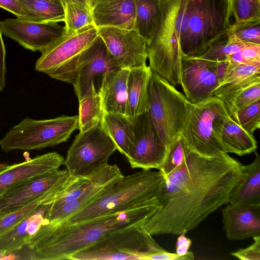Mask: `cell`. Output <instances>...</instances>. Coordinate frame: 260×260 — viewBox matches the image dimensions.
<instances>
[{"label":"cell","instance_id":"obj_23","mask_svg":"<svg viewBox=\"0 0 260 260\" xmlns=\"http://www.w3.org/2000/svg\"><path fill=\"white\" fill-rule=\"evenodd\" d=\"M152 73L149 66L146 64L129 70L127 79V117L132 122L148 109V86Z\"/></svg>","mask_w":260,"mask_h":260},{"label":"cell","instance_id":"obj_5","mask_svg":"<svg viewBox=\"0 0 260 260\" xmlns=\"http://www.w3.org/2000/svg\"><path fill=\"white\" fill-rule=\"evenodd\" d=\"M229 115L226 105L214 95L193 104L180 133L187 148L207 157H217L223 154L221 134Z\"/></svg>","mask_w":260,"mask_h":260},{"label":"cell","instance_id":"obj_39","mask_svg":"<svg viewBox=\"0 0 260 260\" xmlns=\"http://www.w3.org/2000/svg\"><path fill=\"white\" fill-rule=\"evenodd\" d=\"M252 238L254 242L251 245L233 252L231 254L241 260H260V236Z\"/></svg>","mask_w":260,"mask_h":260},{"label":"cell","instance_id":"obj_6","mask_svg":"<svg viewBox=\"0 0 260 260\" xmlns=\"http://www.w3.org/2000/svg\"><path fill=\"white\" fill-rule=\"evenodd\" d=\"M232 12L229 0H196L188 26L181 40L184 55L198 57L215 41L222 38L231 26Z\"/></svg>","mask_w":260,"mask_h":260},{"label":"cell","instance_id":"obj_20","mask_svg":"<svg viewBox=\"0 0 260 260\" xmlns=\"http://www.w3.org/2000/svg\"><path fill=\"white\" fill-rule=\"evenodd\" d=\"M91 8L93 25L98 28H135L136 12L134 0H93Z\"/></svg>","mask_w":260,"mask_h":260},{"label":"cell","instance_id":"obj_35","mask_svg":"<svg viewBox=\"0 0 260 260\" xmlns=\"http://www.w3.org/2000/svg\"><path fill=\"white\" fill-rule=\"evenodd\" d=\"M234 24L260 21V0H229Z\"/></svg>","mask_w":260,"mask_h":260},{"label":"cell","instance_id":"obj_25","mask_svg":"<svg viewBox=\"0 0 260 260\" xmlns=\"http://www.w3.org/2000/svg\"><path fill=\"white\" fill-rule=\"evenodd\" d=\"M48 205L44 206L0 236V259L3 255L26 245L39 227L47 222L45 214Z\"/></svg>","mask_w":260,"mask_h":260},{"label":"cell","instance_id":"obj_45","mask_svg":"<svg viewBox=\"0 0 260 260\" xmlns=\"http://www.w3.org/2000/svg\"><path fill=\"white\" fill-rule=\"evenodd\" d=\"M64 6L66 5L72 3H80L91 7L93 0H60Z\"/></svg>","mask_w":260,"mask_h":260},{"label":"cell","instance_id":"obj_11","mask_svg":"<svg viewBox=\"0 0 260 260\" xmlns=\"http://www.w3.org/2000/svg\"><path fill=\"white\" fill-rule=\"evenodd\" d=\"M116 150L114 143L100 124L76 136L64 165L70 177L88 176L108 165Z\"/></svg>","mask_w":260,"mask_h":260},{"label":"cell","instance_id":"obj_30","mask_svg":"<svg viewBox=\"0 0 260 260\" xmlns=\"http://www.w3.org/2000/svg\"><path fill=\"white\" fill-rule=\"evenodd\" d=\"M79 103L78 128L80 132L87 131L100 124L104 111L100 95L94 84Z\"/></svg>","mask_w":260,"mask_h":260},{"label":"cell","instance_id":"obj_43","mask_svg":"<svg viewBox=\"0 0 260 260\" xmlns=\"http://www.w3.org/2000/svg\"><path fill=\"white\" fill-rule=\"evenodd\" d=\"M185 233L179 235L176 244V252L178 254L184 255L189 251L191 245V240L185 236Z\"/></svg>","mask_w":260,"mask_h":260},{"label":"cell","instance_id":"obj_22","mask_svg":"<svg viewBox=\"0 0 260 260\" xmlns=\"http://www.w3.org/2000/svg\"><path fill=\"white\" fill-rule=\"evenodd\" d=\"M259 75L260 66L228 62L225 77L214 91L213 95L222 100L229 110L238 93L253 84L260 82Z\"/></svg>","mask_w":260,"mask_h":260},{"label":"cell","instance_id":"obj_16","mask_svg":"<svg viewBox=\"0 0 260 260\" xmlns=\"http://www.w3.org/2000/svg\"><path fill=\"white\" fill-rule=\"evenodd\" d=\"M215 61L182 54L181 84L184 95L195 104L207 100L220 84L214 69Z\"/></svg>","mask_w":260,"mask_h":260},{"label":"cell","instance_id":"obj_18","mask_svg":"<svg viewBox=\"0 0 260 260\" xmlns=\"http://www.w3.org/2000/svg\"><path fill=\"white\" fill-rule=\"evenodd\" d=\"M64 165V157L52 152L8 166L0 172V196L7 190L32 177L58 170Z\"/></svg>","mask_w":260,"mask_h":260},{"label":"cell","instance_id":"obj_34","mask_svg":"<svg viewBox=\"0 0 260 260\" xmlns=\"http://www.w3.org/2000/svg\"><path fill=\"white\" fill-rule=\"evenodd\" d=\"M187 147L183 137L179 134L167 146L165 157L160 170L166 176L182 163Z\"/></svg>","mask_w":260,"mask_h":260},{"label":"cell","instance_id":"obj_37","mask_svg":"<svg viewBox=\"0 0 260 260\" xmlns=\"http://www.w3.org/2000/svg\"><path fill=\"white\" fill-rule=\"evenodd\" d=\"M260 99V82L253 84L238 93L229 108L230 115L233 116L240 109Z\"/></svg>","mask_w":260,"mask_h":260},{"label":"cell","instance_id":"obj_32","mask_svg":"<svg viewBox=\"0 0 260 260\" xmlns=\"http://www.w3.org/2000/svg\"><path fill=\"white\" fill-rule=\"evenodd\" d=\"M247 44L239 40L229 29L224 37L214 42L199 57L213 61L226 60L228 55L241 49Z\"/></svg>","mask_w":260,"mask_h":260},{"label":"cell","instance_id":"obj_15","mask_svg":"<svg viewBox=\"0 0 260 260\" xmlns=\"http://www.w3.org/2000/svg\"><path fill=\"white\" fill-rule=\"evenodd\" d=\"M70 179L66 169L38 175L11 188L0 196V218L43 194L64 187Z\"/></svg>","mask_w":260,"mask_h":260},{"label":"cell","instance_id":"obj_24","mask_svg":"<svg viewBox=\"0 0 260 260\" xmlns=\"http://www.w3.org/2000/svg\"><path fill=\"white\" fill-rule=\"evenodd\" d=\"M254 161L242 166V174L233 188L229 203L260 206V156L255 152Z\"/></svg>","mask_w":260,"mask_h":260},{"label":"cell","instance_id":"obj_33","mask_svg":"<svg viewBox=\"0 0 260 260\" xmlns=\"http://www.w3.org/2000/svg\"><path fill=\"white\" fill-rule=\"evenodd\" d=\"M64 7L66 34H71L88 25H93L91 7L80 3L69 4Z\"/></svg>","mask_w":260,"mask_h":260},{"label":"cell","instance_id":"obj_7","mask_svg":"<svg viewBox=\"0 0 260 260\" xmlns=\"http://www.w3.org/2000/svg\"><path fill=\"white\" fill-rule=\"evenodd\" d=\"M149 119L164 144L180 134L193 105L184 94L152 71L149 86Z\"/></svg>","mask_w":260,"mask_h":260},{"label":"cell","instance_id":"obj_8","mask_svg":"<svg viewBox=\"0 0 260 260\" xmlns=\"http://www.w3.org/2000/svg\"><path fill=\"white\" fill-rule=\"evenodd\" d=\"M78 116H61L36 120L27 117L11 128L0 140L1 149L8 152L15 150H40L68 141L78 127Z\"/></svg>","mask_w":260,"mask_h":260},{"label":"cell","instance_id":"obj_46","mask_svg":"<svg viewBox=\"0 0 260 260\" xmlns=\"http://www.w3.org/2000/svg\"><path fill=\"white\" fill-rule=\"evenodd\" d=\"M7 166V165L0 163V172L4 170Z\"/></svg>","mask_w":260,"mask_h":260},{"label":"cell","instance_id":"obj_21","mask_svg":"<svg viewBox=\"0 0 260 260\" xmlns=\"http://www.w3.org/2000/svg\"><path fill=\"white\" fill-rule=\"evenodd\" d=\"M128 73L129 70L119 69L107 73L103 77L98 92L104 111L127 117Z\"/></svg>","mask_w":260,"mask_h":260},{"label":"cell","instance_id":"obj_36","mask_svg":"<svg viewBox=\"0 0 260 260\" xmlns=\"http://www.w3.org/2000/svg\"><path fill=\"white\" fill-rule=\"evenodd\" d=\"M244 129L251 135L260 127V99L239 110L231 116Z\"/></svg>","mask_w":260,"mask_h":260},{"label":"cell","instance_id":"obj_31","mask_svg":"<svg viewBox=\"0 0 260 260\" xmlns=\"http://www.w3.org/2000/svg\"><path fill=\"white\" fill-rule=\"evenodd\" d=\"M64 186L49 191L23 207L0 218V236L44 206L50 204Z\"/></svg>","mask_w":260,"mask_h":260},{"label":"cell","instance_id":"obj_29","mask_svg":"<svg viewBox=\"0 0 260 260\" xmlns=\"http://www.w3.org/2000/svg\"><path fill=\"white\" fill-rule=\"evenodd\" d=\"M30 21L58 22L64 21V7L60 0H18Z\"/></svg>","mask_w":260,"mask_h":260},{"label":"cell","instance_id":"obj_38","mask_svg":"<svg viewBox=\"0 0 260 260\" xmlns=\"http://www.w3.org/2000/svg\"><path fill=\"white\" fill-rule=\"evenodd\" d=\"M230 29L241 41L247 43L260 44V21L232 24Z\"/></svg>","mask_w":260,"mask_h":260},{"label":"cell","instance_id":"obj_4","mask_svg":"<svg viewBox=\"0 0 260 260\" xmlns=\"http://www.w3.org/2000/svg\"><path fill=\"white\" fill-rule=\"evenodd\" d=\"M196 0H161L157 30L147 44L151 70L174 86L181 84V40Z\"/></svg>","mask_w":260,"mask_h":260},{"label":"cell","instance_id":"obj_41","mask_svg":"<svg viewBox=\"0 0 260 260\" xmlns=\"http://www.w3.org/2000/svg\"><path fill=\"white\" fill-rule=\"evenodd\" d=\"M0 7L14 14L17 18L30 20L28 13L18 0H0Z\"/></svg>","mask_w":260,"mask_h":260},{"label":"cell","instance_id":"obj_28","mask_svg":"<svg viewBox=\"0 0 260 260\" xmlns=\"http://www.w3.org/2000/svg\"><path fill=\"white\" fill-rule=\"evenodd\" d=\"M135 28L148 44L152 39L161 17V0H134Z\"/></svg>","mask_w":260,"mask_h":260},{"label":"cell","instance_id":"obj_19","mask_svg":"<svg viewBox=\"0 0 260 260\" xmlns=\"http://www.w3.org/2000/svg\"><path fill=\"white\" fill-rule=\"evenodd\" d=\"M226 204L221 211L223 229L229 240L260 236V206Z\"/></svg>","mask_w":260,"mask_h":260},{"label":"cell","instance_id":"obj_2","mask_svg":"<svg viewBox=\"0 0 260 260\" xmlns=\"http://www.w3.org/2000/svg\"><path fill=\"white\" fill-rule=\"evenodd\" d=\"M149 206L74 223L41 225L27 243L32 260L69 259L115 232L143 225L160 209Z\"/></svg>","mask_w":260,"mask_h":260},{"label":"cell","instance_id":"obj_27","mask_svg":"<svg viewBox=\"0 0 260 260\" xmlns=\"http://www.w3.org/2000/svg\"><path fill=\"white\" fill-rule=\"evenodd\" d=\"M221 143L224 153L239 156L255 152L257 149V142L253 135L244 129L230 115L223 124Z\"/></svg>","mask_w":260,"mask_h":260},{"label":"cell","instance_id":"obj_40","mask_svg":"<svg viewBox=\"0 0 260 260\" xmlns=\"http://www.w3.org/2000/svg\"><path fill=\"white\" fill-rule=\"evenodd\" d=\"M241 52L248 64L260 66V44H247L241 49Z\"/></svg>","mask_w":260,"mask_h":260},{"label":"cell","instance_id":"obj_13","mask_svg":"<svg viewBox=\"0 0 260 260\" xmlns=\"http://www.w3.org/2000/svg\"><path fill=\"white\" fill-rule=\"evenodd\" d=\"M134 144L127 157L133 169L160 170L166 152L164 144L146 112L133 121Z\"/></svg>","mask_w":260,"mask_h":260},{"label":"cell","instance_id":"obj_1","mask_svg":"<svg viewBox=\"0 0 260 260\" xmlns=\"http://www.w3.org/2000/svg\"><path fill=\"white\" fill-rule=\"evenodd\" d=\"M243 165L223 153L207 157L189 150L167 175L158 197L160 208L143 228L151 235H179L197 227L229 202Z\"/></svg>","mask_w":260,"mask_h":260},{"label":"cell","instance_id":"obj_26","mask_svg":"<svg viewBox=\"0 0 260 260\" xmlns=\"http://www.w3.org/2000/svg\"><path fill=\"white\" fill-rule=\"evenodd\" d=\"M100 124L117 150L127 157L134 144L133 123L125 116L104 111Z\"/></svg>","mask_w":260,"mask_h":260},{"label":"cell","instance_id":"obj_17","mask_svg":"<svg viewBox=\"0 0 260 260\" xmlns=\"http://www.w3.org/2000/svg\"><path fill=\"white\" fill-rule=\"evenodd\" d=\"M98 36V28L94 25L66 34L42 53L35 64V70L46 74L80 54Z\"/></svg>","mask_w":260,"mask_h":260},{"label":"cell","instance_id":"obj_10","mask_svg":"<svg viewBox=\"0 0 260 260\" xmlns=\"http://www.w3.org/2000/svg\"><path fill=\"white\" fill-rule=\"evenodd\" d=\"M119 69L103 40L98 36L80 54L46 74L72 84L80 101L94 84L96 78H103L107 73Z\"/></svg>","mask_w":260,"mask_h":260},{"label":"cell","instance_id":"obj_9","mask_svg":"<svg viewBox=\"0 0 260 260\" xmlns=\"http://www.w3.org/2000/svg\"><path fill=\"white\" fill-rule=\"evenodd\" d=\"M164 250L139 225L111 233L69 259L148 260L150 255Z\"/></svg>","mask_w":260,"mask_h":260},{"label":"cell","instance_id":"obj_14","mask_svg":"<svg viewBox=\"0 0 260 260\" xmlns=\"http://www.w3.org/2000/svg\"><path fill=\"white\" fill-rule=\"evenodd\" d=\"M98 31L120 69L129 70L146 64L147 44L136 30L104 27Z\"/></svg>","mask_w":260,"mask_h":260},{"label":"cell","instance_id":"obj_44","mask_svg":"<svg viewBox=\"0 0 260 260\" xmlns=\"http://www.w3.org/2000/svg\"><path fill=\"white\" fill-rule=\"evenodd\" d=\"M228 62L226 60H216L214 63V69L220 83H221L225 76Z\"/></svg>","mask_w":260,"mask_h":260},{"label":"cell","instance_id":"obj_12","mask_svg":"<svg viewBox=\"0 0 260 260\" xmlns=\"http://www.w3.org/2000/svg\"><path fill=\"white\" fill-rule=\"evenodd\" d=\"M2 34L24 48L44 52L66 35L65 26L57 22H39L19 18L0 22Z\"/></svg>","mask_w":260,"mask_h":260},{"label":"cell","instance_id":"obj_42","mask_svg":"<svg viewBox=\"0 0 260 260\" xmlns=\"http://www.w3.org/2000/svg\"><path fill=\"white\" fill-rule=\"evenodd\" d=\"M5 47L0 29V92L3 90L6 84V73L7 70L5 64Z\"/></svg>","mask_w":260,"mask_h":260},{"label":"cell","instance_id":"obj_3","mask_svg":"<svg viewBox=\"0 0 260 260\" xmlns=\"http://www.w3.org/2000/svg\"><path fill=\"white\" fill-rule=\"evenodd\" d=\"M166 178L160 171L150 170H142L123 176L103 189L89 205L63 222H80L140 207L160 206L158 197Z\"/></svg>","mask_w":260,"mask_h":260}]
</instances>
